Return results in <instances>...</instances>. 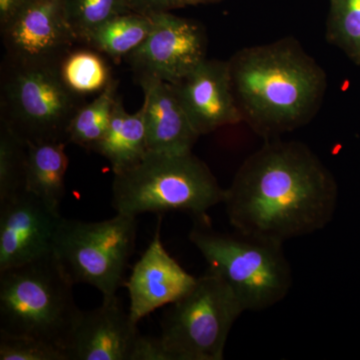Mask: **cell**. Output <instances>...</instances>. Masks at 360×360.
<instances>
[{
	"label": "cell",
	"instance_id": "obj_19",
	"mask_svg": "<svg viewBox=\"0 0 360 360\" xmlns=\"http://www.w3.org/2000/svg\"><path fill=\"white\" fill-rule=\"evenodd\" d=\"M66 86L80 96L101 94L111 80V70L103 54L84 45L68 52L59 65Z\"/></svg>",
	"mask_w": 360,
	"mask_h": 360
},
{
	"label": "cell",
	"instance_id": "obj_16",
	"mask_svg": "<svg viewBox=\"0 0 360 360\" xmlns=\"http://www.w3.org/2000/svg\"><path fill=\"white\" fill-rule=\"evenodd\" d=\"M144 108L130 115L118 97L108 131L94 153L110 162L113 174L127 172L148 153Z\"/></svg>",
	"mask_w": 360,
	"mask_h": 360
},
{
	"label": "cell",
	"instance_id": "obj_5",
	"mask_svg": "<svg viewBox=\"0 0 360 360\" xmlns=\"http://www.w3.org/2000/svg\"><path fill=\"white\" fill-rule=\"evenodd\" d=\"M189 240L200 250L208 271L219 277L245 311H264L283 302L292 286V270L283 245L236 231L224 233L196 224Z\"/></svg>",
	"mask_w": 360,
	"mask_h": 360
},
{
	"label": "cell",
	"instance_id": "obj_25",
	"mask_svg": "<svg viewBox=\"0 0 360 360\" xmlns=\"http://www.w3.org/2000/svg\"><path fill=\"white\" fill-rule=\"evenodd\" d=\"M129 360H172V357L160 335H143L139 333L132 347Z\"/></svg>",
	"mask_w": 360,
	"mask_h": 360
},
{
	"label": "cell",
	"instance_id": "obj_17",
	"mask_svg": "<svg viewBox=\"0 0 360 360\" xmlns=\"http://www.w3.org/2000/svg\"><path fill=\"white\" fill-rule=\"evenodd\" d=\"M66 142L27 144L25 191L60 212L65 194V174L70 160Z\"/></svg>",
	"mask_w": 360,
	"mask_h": 360
},
{
	"label": "cell",
	"instance_id": "obj_7",
	"mask_svg": "<svg viewBox=\"0 0 360 360\" xmlns=\"http://www.w3.org/2000/svg\"><path fill=\"white\" fill-rule=\"evenodd\" d=\"M136 219L122 213L96 222L63 217L53 255L73 284L94 286L103 297L116 295L134 252Z\"/></svg>",
	"mask_w": 360,
	"mask_h": 360
},
{
	"label": "cell",
	"instance_id": "obj_26",
	"mask_svg": "<svg viewBox=\"0 0 360 360\" xmlns=\"http://www.w3.org/2000/svg\"><path fill=\"white\" fill-rule=\"evenodd\" d=\"M129 13L151 16L186 6V0H123Z\"/></svg>",
	"mask_w": 360,
	"mask_h": 360
},
{
	"label": "cell",
	"instance_id": "obj_24",
	"mask_svg": "<svg viewBox=\"0 0 360 360\" xmlns=\"http://www.w3.org/2000/svg\"><path fill=\"white\" fill-rule=\"evenodd\" d=\"M0 360H70L63 348L46 341L0 333Z\"/></svg>",
	"mask_w": 360,
	"mask_h": 360
},
{
	"label": "cell",
	"instance_id": "obj_4",
	"mask_svg": "<svg viewBox=\"0 0 360 360\" xmlns=\"http://www.w3.org/2000/svg\"><path fill=\"white\" fill-rule=\"evenodd\" d=\"M224 198V189L217 177L193 151H148L134 167L115 174L112 182L115 212L136 217L174 210L205 217Z\"/></svg>",
	"mask_w": 360,
	"mask_h": 360
},
{
	"label": "cell",
	"instance_id": "obj_28",
	"mask_svg": "<svg viewBox=\"0 0 360 360\" xmlns=\"http://www.w3.org/2000/svg\"><path fill=\"white\" fill-rule=\"evenodd\" d=\"M217 1V0H186V6L189 4H207V2Z\"/></svg>",
	"mask_w": 360,
	"mask_h": 360
},
{
	"label": "cell",
	"instance_id": "obj_23",
	"mask_svg": "<svg viewBox=\"0 0 360 360\" xmlns=\"http://www.w3.org/2000/svg\"><path fill=\"white\" fill-rule=\"evenodd\" d=\"M326 37L360 65V0H333Z\"/></svg>",
	"mask_w": 360,
	"mask_h": 360
},
{
	"label": "cell",
	"instance_id": "obj_8",
	"mask_svg": "<svg viewBox=\"0 0 360 360\" xmlns=\"http://www.w3.org/2000/svg\"><path fill=\"white\" fill-rule=\"evenodd\" d=\"M243 312L229 286L208 271L172 303L160 338L172 360H222L232 326Z\"/></svg>",
	"mask_w": 360,
	"mask_h": 360
},
{
	"label": "cell",
	"instance_id": "obj_22",
	"mask_svg": "<svg viewBox=\"0 0 360 360\" xmlns=\"http://www.w3.org/2000/svg\"><path fill=\"white\" fill-rule=\"evenodd\" d=\"M63 6L66 20L82 44L106 21L129 13L123 0H63Z\"/></svg>",
	"mask_w": 360,
	"mask_h": 360
},
{
	"label": "cell",
	"instance_id": "obj_11",
	"mask_svg": "<svg viewBox=\"0 0 360 360\" xmlns=\"http://www.w3.org/2000/svg\"><path fill=\"white\" fill-rule=\"evenodd\" d=\"M61 219L60 212L26 191L0 203V272L53 252Z\"/></svg>",
	"mask_w": 360,
	"mask_h": 360
},
{
	"label": "cell",
	"instance_id": "obj_21",
	"mask_svg": "<svg viewBox=\"0 0 360 360\" xmlns=\"http://www.w3.org/2000/svg\"><path fill=\"white\" fill-rule=\"evenodd\" d=\"M27 144L0 122V203L25 191Z\"/></svg>",
	"mask_w": 360,
	"mask_h": 360
},
{
	"label": "cell",
	"instance_id": "obj_2",
	"mask_svg": "<svg viewBox=\"0 0 360 360\" xmlns=\"http://www.w3.org/2000/svg\"><path fill=\"white\" fill-rule=\"evenodd\" d=\"M229 65L243 122L265 139L307 124L321 108L326 71L297 40L246 47Z\"/></svg>",
	"mask_w": 360,
	"mask_h": 360
},
{
	"label": "cell",
	"instance_id": "obj_20",
	"mask_svg": "<svg viewBox=\"0 0 360 360\" xmlns=\"http://www.w3.org/2000/svg\"><path fill=\"white\" fill-rule=\"evenodd\" d=\"M117 80L112 79L92 103H85L71 120L68 129V143L94 151L108 131L117 101Z\"/></svg>",
	"mask_w": 360,
	"mask_h": 360
},
{
	"label": "cell",
	"instance_id": "obj_12",
	"mask_svg": "<svg viewBox=\"0 0 360 360\" xmlns=\"http://www.w3.org/2000/svg\"><path fill=\"white\" fill-rule=\"evenodd\" d=\"M160 220L161 217L148 250L124 283L129 290V315L136 324L155 310L184 297L198 281L165 250Z\"/></svg>",
	"mask_w": 360,
	"mask_h": 360
},
{
	"label": "cell",
	"instance_id": "obj_3",
	"mask_svg": "<svg viewBox=\"0 0 360 360\" xmlns=\"http://www.w3.org/2000/svg\"><path fill=\"white\" fill-rule=\"evenodd\" d=\"M73 285L53 252L0 272V333L37 338L68 352L82 314Z\"/></svg>",
	"mask_w": 360,
	"mask_h": 360
},
{
	"label": "cell",
	"instance_id": "obj_27",
	"mask_svg": "<svg viewBox=\"0 0 360 360\" xmlns=\"http://www.w3.org/2000/svg\"><path fill=\"white\" fill-rule=\"evenodd\" d=\"M27 1L28 0H0V26L6 25Z\"/></svg>",
	"mask_w": 360,
	"mask_h": 360
},
{
	"label": "cell",
	"instance_id": "obj_14",
	"mask_svg": "<svg viewBox=\"0 0 360 360\" xmlns=\"http://www.w3.org/2000/svg\"><path fill=\"white\" fill-rule=\"evenodd\" d=\"M139 333L117 296L103 297L101 307L82 311L71 335L68 354L70 360H129Z\"/></svg>",
	"mask_w": 360,
	"mask_h": 360
},
{
	"label": "cell",
	"instance_id": "obj_6",
	"mask_svg": "<svg viewBox=\"0 0 360 360\" xmlns=\"http://www.w3.org/2000/svg\"><path fill=\"white\" fill-rule=\"evenodd\" d=\"M60 63H18L4 59L0 122L25 142H66L71 120L84 97L71 91Z\"/></svg>",
	"mask_w": 360,
	"mask_h": 360
},
{
	"label": "cell",
	"instance_id": "obj_1",
	"mask_svg": "<svg viewBox=\"0 0 360 360\" xmlns=\"http://www.w3.org/2000/svg\"><path fill=\"white\" fill-rule=\"evenodd\" d=\"M338 200L335 176L311 148L274 141L246 158L222 203L234 231L283 245L323 229Z\"/></svg>",
	"mask_w": 360,
	"mask_h": 360
},
{
	"label": "cell",
	"instance_id": "obj_18",
	"mask_svg": "<svg viewBox=\"0 0 360 360\" xmlns=\"http://www.w3.org/2000/svg\"><path fill=\"white\" fill-rule=\"evenodd\" d=\"M151 28L150 16L134 13L120 14L99 26L84 45L116 63L139 49L150 34Z\"/></svg>",
	"mask_w": 360,
	"mask_h": 360
},
{
	"label": "cell",
	"instance_id": "obj_13",
	"mask_svg": "<svg viewBox=\"0 0 360 360\" xmlns=\"http://www.w3.org/2000/svg\"><path fill=\"white\" fill-rule=\"evenodd\" d=\"M172 85L200 136L243 122L232 89L229 61L205 59L181 82Z\"/></svg>",
	"mask_w": 360,
	"mask_h": 360
},
{
	"label": "cell",
	"instance_id": "obj_15",
	"mask_svg": "<svg viewBox=\"0 0 360 360\" xmlns=\"http://www.w3.org/2000/svg\"><path fill=\"white\" fill-rule=\"evenodd\" d=\"M144 94L149 151L186 153L193 151L200 134L193 129L174 85L155 77L135 78Z\"/></svg>",
	"mask_w": 360,
	"mask_h": 360
},
{
	"label": "cell",
	"instance_id": "obj_10",
	"mask_svg": "<svg viewBox=\"0 0 360 360\" xmlns=\"http://www.w3.org/2000/svg\"><path fill=\"white\" fill-rule=\"evenodd\" d=\"M4 59L18 63H60L79 40L66 20L63 0H28L0 26Z\"/></svg>",
	"mask_w": 360,
	"mask_h": 360
},
{
	"label": "cell",
	"instance_id": "obj_9",
	"mask_svg": "<svg viewBox=\"0 0 360 360\" xmlns=\"http://www.w3.org/2000/svg\"><path fill=\"white\" fill-rule=\"evenodd\" d=\"M150 18V34L125 58L135 78L155 77L170 84H179L206 59L205 30L194 21L170 13Z\"/></svg>",
	"mask_w": 360,
	"mask_h": 360
}]
</instances>
